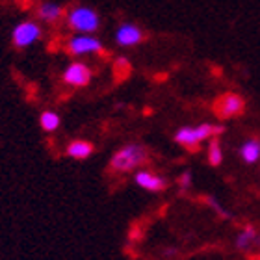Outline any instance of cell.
Here are the masks:
<instances>
[{"label": "cell", "mask_w": 260, "mask_h": 260, "mask_svg": "<svg viewBox=\"0 0 260 260\" xmlns=\"http://www.w3.org/2000/svg\"><path fill=\"white\" fill-rule=\"evenodd\" d=\"M93 71L87 67L84 61H73L65 67L63 75H61V80L67 86L73 87H86L89 82H91Z\"/></svg>", "instance_id": "52a82bcc"}, {"label": "cell", "mask_w": 260, "mask_h": 260, "mask_svg": "<svg viewBox=\"0 0 260 260\" xmlns=\"http://www.w3.org/2000/svg\"><path fill=\"white\" fill-rule=\"evenodd\" d=\"M221 162H223L221 145H219L217 136H214V138H210V143H208V164H210L212 168H217V166H221Z\"/></svg>", "instance_id": "9a60e30c"}, {"label": "cell", "mask_w": 260, "mask_h": 260, "mask_svg": "<svg viewBox=\"0 0 260 260\" xmlns=\"http://www.w3.org/2000/svg\"><path fill=\"white\" fill-rule=\"evenodd\" d=\"M149 160V151L140 143H130L121 147L110 160V169L117 173H130L134 169L141 168Z\"/></svg>", "instance_id": "7a4b0ae2"}, {"label": "cell", "mask_w": 260, "mask_h": 260, "mask_svg": "<svg viewBox=\"0 0 260 260\" xmlns=\"http://www.w3.org/2000/svg\"><path fill=\"white\" fill-rule=\"evenodd\" d=\"M67 154L75 160H86L93 154V143L86 140H75L67 145Z\"/></svg>", "instance_id": "4fadbf2b"}, {"label": "cell", "mask_w": 260, "mask_h": 260, "mask_svg": "<svg viewBox=\"0 0 260 260\" xmlns=\"http://www.w3.org/2000/svg\"><path fill=\"white\" fill-rule=\"evenodd\" d=\"M65 52L69 56H86V54H104V47L95 36L84 34V36H73L65 43Z\"/></svg>", "instance_id": "5b68a950"}, {"label": "cell", "mask_w": 260, "mask_h": 260, "mask_svg": "<svg viewBox=\"0 0 260 260\" xmlns=\"http://www.w3.org/2000/svg\"><path fill=\"white\" fill-rule=\"evenodd\" d=\"M36 15L43 22H58L65 15V10L56 2H43V4L38 6Z\"/></svg>", "instance_id": "30bf717a"}, {"label": "cell", "mask_w": 260, "mask_h": 260, "mask_svg": "<svg viewBox=\"0 0 260 260\" xmlns=\"http://www.w3.org/2000/svg\"><path fill=\"white\" fill-rule=\"evenodd\" d=\"M130 71H132V67H130L128 60H125V58H119V60L115 61L114 73H115V78H117V80H125L126 76L130 75Z\"/></svg>", "instance_id": "2e32d148"}, {"label": "cell", "mask_w": 260, "mask_h": 260, "mask_svg": "<svg viewBox=\"0 0 260 260\" xmlns=\"http://www.w3.org/2000/svg\"><path fill=\"white\" fill-rule=\"evenodd\" d=\"M205 203L208 206H210V208H214V210L217 212V214H219V216H223V217H231V214H229L227 210H225V208H223L221 205H219V203H217L216 199H214V197H205Z\"/></svg>", "instance_id": "e0dca14e"}, {"label": "cell", "mask_w": 260, "mask_h": 260, "mask_svg": "<svg viewBox=\"0 0 260 260\" xmlns=\"http://www.w3.org/2000/svg\"><path fill=\"white\" fill-rule=\"evenodd\" d=\"M39 125L45 132H54V130L60 128L61 125V117L52 110H45L43 114L39 115Z\"/></svg>", "instance_id": "5bb4252c"}, {"label": "cell", "mask_w": 260, "mask_h": 260, "mask_svg": "<svg viewBox=\"0 0 260 260\" xmlns=\"http://www.w3.org/2000/svg\"><path fill=\"white\" fill-rule=\"evenodd\" d=\"M134 182L140 188L147 191H164L168 188V180L158 177V175L147 171V169H141V171H136L134 175Z\"/></svg>", "instance_id": "9c48e42d"}, {"label": "cell", "mask_w": 260, "mask_h": 260, "mask_svg": "<svg viewBox=\"0 0 260 260\" xmlns=\"http://www.w3.org/2000/svg\"><path fill=\"white\" fill-rule=\"evenodd\" d=\"M41 36H43V30L38 22L22 21L11 32V43L15 49H26V47H32L34 43H38Z\"/></svg>", "instance_id": "8992f818"}, {"label": "cell", "mask_w": 260, "mask_h": 260, "mask_svg": "<svg viewBox=\"0 0 260 260\" xmlns=\"http://www.w3.org/2000/svg\"><path fill=\"white\" fill-rule=\"evenodd\" d=\"M147 39V34L138 28L132 22H123L117 30H115V43L119 47H136V45L143 43Z\"/></svg>", "instance_id": "ba28073f"}, {"label": "cell", "mask_w": 260, "mask_h": 260, "mask_svg": "<svg viewBox=\"0 0 260 260\" xmlns=\"http://www.w3.org/2000/svg\"><path fill=\"white\" fill-rule=\"evenodd\" d=\"M212 112L217 119H233V117H238L245 112V99L238 93H223L221 97H217L214 101V106H212Z\"/></svg>", "instance_id": "277c9868"}, {"label": "cell", "mask_w": 260, "mask_h": 260, "mask_svg": "<svg viewBox=\"0 0 260 260\" xmlns=\"http://www.w3.org/2000/svg\"><path fill=\"white\" fill-rule=\"evenodd\" d=\"M67 28L80 34H95L101 28V17L89 6H75L65 11Z\"/></svg>", "instance_id": "3957f363"}, {"label": "cell", "mask_w": 260, "mask_h": 260, "mask_svg": "<svg viewBox=\"0 0 260 260\" xmlns=\"http://www.w3.org/2000/svg\"><path fill=\"white\" fill-rule=\"evenodd\" d=\"M260 242V236L256 233V229L253 225L244 227V231H240V234L236 236V249L238 251H247L251 249V245H255Z\"/></svg>", "instance_id": "7c38bea8"}, {"label": "cell", "mask_w": 260, "mask_h": 260, "mask_svg": "<svg viewBox=\"0 0 260 260\" xmlns=\"http://www.w3.org/2000/svg\"><path fill=\"white\" fill-rule=\"evenodd\" d=\"M179 186H180V190H188L191 186V173L190 171H184V173L179 177Z\"/></svg>", "instance_id": "ac0fdd59"}, {"label": "cell", "mask_w": 260, "mask_h": 260, "mask_svg": "<svg viewBox=\"0 0 260 260\" xmlns=\"http://www.w3.org/2000/svg\"><path fill=\"white\" fill-rule=\"evenodd\" d=\"M240 158L244 160L245 164H256L260 160V140L258 138H249L247 141H244L240 145Z\"/></svg>", "instance_id": "8fae6325"}, {"label": "cell", "mask_w": 260, "mask_h": 260, "mask_svg": "<svg viewBox=\"0 0 260 260\" xmlns=\"http://www.w3.org/2000/svg\"><path fill=\"white\" fill-rule=\"evenodd\" d=\"M225 132L223 125H212V123H201L197 126H180L175 134V141L188 151H197L205 140H210L214 136Z\"/></svg>", "instance_id": "6da1fadb"}]
</instances>
